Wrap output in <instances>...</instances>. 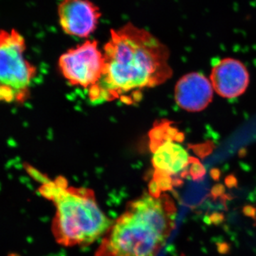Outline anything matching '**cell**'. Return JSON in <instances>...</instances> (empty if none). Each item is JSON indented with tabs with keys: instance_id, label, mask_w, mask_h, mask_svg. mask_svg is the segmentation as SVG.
<instances>
[{
	"instance_id": "cell-5",
	"label": "cell",
	"mask_w": 256,
	"mask_h": 256,
	"mask_svg": "<svg viewBox=\"0 0 256 256\" xmlns=\"http://www.w3.org/2000/svg\"><path fill=\"white\" fill-rule=\"evenodd\" d=\"M150 149L152 153V163L154 172L169 175L175 178L190 176V168L193 158L181 144L182 133L171 126L169 121L156 124L149 132Z\"/></svg>"
},
{
	"instance_id": "cell-10",
	"label": "cell",
	"mask_w": 256,
	"mask_h": 256,
	"mask_svg": "<svg viewBox=\"0 0 256 256\" xmlns=\"http://www.w3.org/2000/svg\"><path fill=\"white\" fill-rule=\"evenodd\" d=\"M190 176L194 182H200L204 180L206 174V170L200 160L193 158L190 168Z\"/></svg>"
},
{
	"instance_id": "cell-1",
	"label": "cell",
	"mask_w": 256,
	"mask_h": 256,
	"mask_svg": "<svg viewBox=\"0 0 256 256\" xmlns=\"http://www.w3.org/2000/svg\"><path fill=\"white\" fill-rule=\"evenodd\" d=\"M104 50L102 77L88 90L92 102L120 99L132 104L140 90L161 85L172 76L168 47L134 24L111 30Z\"/></svg>"
},
{
	"instance_id": "cell-17",
	"label": "cell",
	"mask_w": 256,
	"mask_h": 256,
	"mask_svg": "<svg viewBox=\"0 0 256 256\" xmlns=\"http://www.w3.org/2000/svg\"><path fill=\"white\" fill-rule=\"evenodd\" d=\"M204 220L205 223L208 224V225H210V224H212V222H210V216H207L204 217Z\"/></svg>"
},
{
	"instance_id": "cell-7",
	"label": "cell",
	"mask_w": 256,
	"mask_h": 256,
	"mask_svg": "<svg viewBox=\"0 0 256 256\" xmlns=\"http://www.w3.org/2000/svg\"><path fill=\"white\" fill-rule=\"evenodd\" d=\"M57 14L64 33L84 38L96 31L102 16L100 8L90 0H62Z\"/></svg>"
},
{
	"instance_id": "cell-6",
	"label": "cell",
	"mask_w": 256,
	"mask_h": 256,
	"mask_svg": "<svg viewBox=\"0 0 256 256\" xmlns=\"http://www.w3.org/2000/svg\"><path fill=\"white\" fill-rule=\"evenodd\" d=\"M104 64V54L96 40H87L69 50L58 60L60 72L69 84L88 90L100 80Z\"/></svg>"
},
{
	"instance_id": "cell-8",
	"label": "cell",
	"mask_w": 256,
	"mask_h": 256,
	"mask_svg": "<svg viewBox=\"0 0 256 256\" xmlns=\"http://www.w3.org/2000/svg\"><path fill=\"white\" fill-rule=\"evenodd\" d=\"M210 78L214 90L226 98L242 96L250 82L246 67L240 60L232 58H224L216 64Z\"/></svg>"
},
{
	"instance_id": "cell-4",
	"label": "cell",
	"mask_w": 256,
	"mask_h": 256,
	"mask_svg": "<svg viewBox=\"0 0 256 256\" xmlns=\"http://www.w3.org/2000/svg\"><path fill=\"white\" fill-rule=\"evenodd\" d=\"M26 42L14 28L0 34V99L5 102H25L36 68L25 58Z\"/></svg>"
},
{
	"instance_id": "cell-3",
	"label": "cell",
	"mask_w": 256,
	"mask_h": 256,
	"mask_svg": "<svg viewBox=\"0 0 256 256\" xmlns=\"http://www.w3.org/2000/svg\"><path fill=\"white\" fill-rule=\"evenodd\" d=\"M38 190L56 207L52 232L60 245L86 246L104 236L112 225L90 188L70 186L60 176L54 180L47 176Z\"/></svg>"
},
{
	"instance_id": "cell-13",
	"label": "cell",
	"mask_w": 256,
	"mask_h": 256,
	"mask_svg": "<svg viewBox=\"0 0 256 256\" xmlns=\"http://www.w3.org/2000/svg\"><path fill=\"white\" fill-rule=\"evenodd\" d=\"M242 212L246 216L256 220V206H252V205H246V206L242 207Z\"/></svg>"
},
{
	"instance_id": "cell-14",
	"label": "cell",
	"mask_w": 256,
	"mask_h": 256,
	"mask_svg": "<svg viewBox=\"0 0 256 256\" xmlns=\"http://www.w3.org/2000/svg\"><path fill=\"white\" fill-rule=\"evenodd\" d=\"M216 248L218 252L223 255L228 254L230 252V246L226 242H218L216 244Z\"/></svg>"
},
{
	"instance_id": "cell-12",
	"label": "cell",
	"mask_w": 256,
	"mask_h": 256,
	"mask_svg": "<svg viewBox=\"0 0 256 256\" xmlns=\"http://www.w3.org/2000/svg\"><path fill=\"white\" fill-rule=\"evenodd\" d=\"M210 218L212 224H214V226H220L225 220V216H224L223 213L215 212H213L210 216Z\"/></svg>"
},
{
	"instance_id": "cell-15",
	"label": "cell",
	"mask_w": 256,
	"mask_h": 256,
	"mask_svg": "<svg viewBox=\"0 0 256 256\" xmlns=\"http://www.w3.org/2000/svg\"><path fill=\"white\" fill-rule=\"evenodd\" d=\"M225 184L228 188H236L238 186V180L234 175H229L226 178Z\"/></svg>"
},
{
	"instance_id": "cell-16",
	"label": "cell",
	"mask_w": 256,
	"mask_h": 256,
	"mask_svg": "<svg viewBox=\"0 0 256 256\" xmlns=\"http://www.w3.org/2000/svg\"><path fill=\"white\" fill-rule=\"evenodd\" d=\"M220 170L217 169H214L210 171V176L215 181H218L220 178Z\"/></svg>"
},
{
	"instance_id": "cell-2",
	"label": "cell",
	"mask_w": 256,
	"mask_h": 256,
	"mask_svg": "<svg viewBox=\"0 0 256 256\" xmlns=\"http://www.w3.org/2000/svg\"><path fill=\"white\" fill-rule=\"evenodd\" d=\"M176 208L166 194L130 202L104 235L95 256H156L174 228Z\"/></svg>"
},
{
	"instance_id": "cell-11",
	"label": "cell",
	"mask_w": 256,
	"mask_h": 256,
	"mask_svg": "<svg viewBox=\"0 0 256 256\" xmlns=\"http://www.w3.org/2000/svg\"><path fill=\"white\" fill-rule=\"evenodd\" d=\"M226 188L222 184H217L214 185L210 190V197L213 200H216L217 198H222L226 194Z\"/></svg>"
},
{
	"instance_id": "cell-9",
	"label": "cell",
	"mask_w": 256,
	"mask_h": 256,
	"mask_svg": "<svg viewBox=\"0 0 256 256\" xmlns=\"http://www.w3.org/2000/svg\"><path fill=\"white\" fill-rule=\"evenodd\" d=\"M212 82L200 73H190L182 77L175 86L176 104L188 112H200L210 105L213 98Z\"/></svg>"
}]
</instances>
